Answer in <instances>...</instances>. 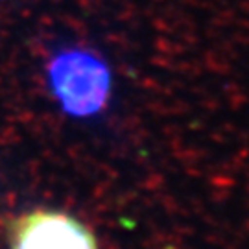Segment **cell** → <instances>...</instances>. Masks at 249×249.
I'll return each mask as SVG.
<instances>
[{
  "label": "cell",
  "instance_id": "6da1fadb",
  "mask_svg": "<svg viewBox=\"0 0 249 249\" xmlns=\"http://www.w3.org/2000/svg\"><path fill=\"white\" fill-rule=\"evenodd\" d=\"M50 80L65 107L80 113L98 109L109 89L106 63L85 48H65L55 53Z\"/></svg>",
  "mask_w": 249,
  "mask_h": 249
},
{
  "label": "cell",
  "instance_id": "7a4b0ae2",
  "mask_svg": "<svg viewBox=\"0 0 249 249\" xmlns=\"http://www.w3.org/2000/svg\"><path fill=\"white\" fill-rule=\"evenodd\" d=\"M11 249H98L90 231L74 218L34 211L11 225Z\"/></svg>",
  "mask_w": 249,
  "mask_h": 249
}]
</instances>
